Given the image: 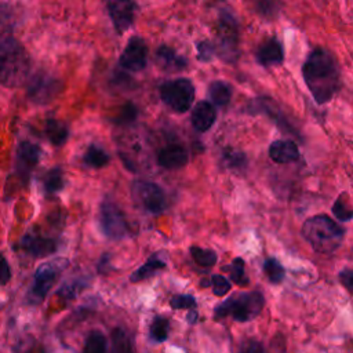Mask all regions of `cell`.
<instances>
[{
  "instance_id": "1",
  "label": "cell",
  "mask_w": 353,
  "mask_h": 353,
  "mask_svg": "<svg viewBox=\"0 0 353 353\" xmlns=\"http://www.w3.org/2000/svg\"><path fill=\"white\" fill-rule=\"evenodd\" d=\"M304 82L319 105L330 102L341 89V68L331 52L315 47L302 65Z\"/></svg>"
},
{
  "instance_id": "2",
  "label": "cell",
  "mask_w": 353,
  "mask_h": 353,
  "mask_svg": "<svg viewBox=\"0 0 353 353\" xmlns=\"http://www.w3.org/2000/svg\"><path fill=\"white\" fill-rule=\"evenodd\" d=\"M302 238L319 254H332L343 243L346 231L326 214L308 218L301 229Z\"/></svg>"
},
{
  "instance_id": "3",
  "label": "cell",
  "mask_w": 353,
  "mask_h": 353,
  "mask_svg": "<svg viewBox=\"0 0 353 353\" xmlns=\"http://www.w3.org/2000/svg\"><path fill=\"white\" fill-rule=\"evenodd\" d=\"M31 69V60L25 49L12 36L0 43V79L6 87H17L24 83Z\"/></svg>"
},
{
  "instance_id": "4",
  "label": "cell",
  "mask_w": 353,
  "mask_h": 353,
  "mask_svg": "<svg viewBox=\"0 0 353 353\" xmlns=\"http://www.w3.org/2000/svg\"><path fill=\"white\" fill-rule=\"evenodd\" d=\"M265 298L258 291L239 293L221 302L214 313L216 319H224L232 316L236 321H250L257 317L264 309Z\"/></svg>"
},
{
  "instance_id": "5",
  "label": "cell",
  "mask_w": 353,
  "mask_h": 353,
  "mask_svg": "<svg viewBox=\"0 0 353 353\" xmlns=\"http://www.w3.org/2000/svg\"><path fill=\"white\" fill-rule=\"evenodd\" d=\"M218 53L225 62L239 58V24L231 10L223 9L218 17Z\"/></svg>"
},
{
  "instance_id": "6",
  "label": "cell",
  "mask_w": 353,
  "mask_h": 353,
  "mask_svg": "<svg viewBox=\"0 0 353 353\" xmlns=\"http://www.w3.org/2000/svg\"><path fill=\"white\" fill-rule=\"evenodd\" d=\"M160 95L163 102L176 113H185L195 101V86L190 79H175L161 84Z\"/></svg>"
},
{
  "instance_id": "7",
  "label": "cell",
  "mask_w": 353,
  "mask_h": 353,
  "mask_svg": "<svg viewBox=\"0 0 353 353\" xmlns=\"http://www.w3.org/2000/svg\"><path fill=\"white\" fill-rule=\"evenodd\" d=\"M68 260L56 258L53 261L41 265L34 276V286L31 290V298L34 304H38L46 298L61 272L68 266Z\"/></svg>"
},
{
  "instance_id": "8",
  "label": "cell",
  "mask_w": 353,
  "mask_h": 353,
  "mask_svg": "<svg viewBox=\"0 0 353 353\" xmlns=\"http://www.w3.org/2000/svg\"><path fill=\"white\" fill-rule=\"evenodd\" d=\"M100 227L102 234L112 240H122L128 235L127 220L122 209L111 199H105L101 203Z\"/></svg>"
},
{
  "instance_id": "9",
  "label": "cell",
  "mask_w": 353,
  "mask_h": 353,
  "mask_svg": "<svg viewBox=\"0 0 353 353\" xmlns=\"http://www.w3.org/2000/svg\"><path fill=\"white\" fill-rule=\"evenodd\" d=\"M61 90L62 82L58 78L41 71L30 80L28 97L32 102L45 105L52 102L61 93Z\"/></svg>"
},
{
  "instance_id": "10",
  "label": "cell",
  "mask_w": 353,
  "mask_h": 353,
  "mask_svg": "<svg viewBox=\"0 0 353 353\" xmlns=\"http://www.w3.org/2000/svg\"><path fill=\"white\" fill-rule=\"evenodd\" d=\"M133 192L134 198L146 212L152 214H160L164 212L167 205L166 195L157 184L138 180L133 184Z\"/></svg>"
},
{
  "instance_id": "11",
  "label": "cell",
  "mask_w": 353,
  "mask_h": 353,
  "mask_svg": "<svg viewBox=\"0 0 353 353\" xmlns=\"http://www.w3.org/2000/svg\"><path fill=\"white\" fill-rule=\"evenodd\" d=\"M148 62V46L145 41L139 36L130 38L127 46L124 47L119 64L123 69L131 72H139L145 69Z\"/></svg>"
},
{
  "instance_id": "12",
  "label": "cell",
  "mask_w": 353,
  "mask_h": 353,
  "mask_svg": "<svg viewBox=\"0 0 353 353\" xmlns=\"http://www.w3.org/2000/svg\"><path fill=\"white\" fill-rule=\"evenodd\" d=\"M135 9L137 5L133 2H120V0H115V2L108 3V13L109 17L113 23L115 30L119 34L126 32L127 30L131 28L134 24V17H135Z\"/></svg>"
},
{
  "instance_id": "13",
  "label": "cell",
  "mask_w": 353,
  "mask_h": 353,
  "mask_svg": "<svg viewBox=\"0 0 353 353\" xmlns=\"http://www.w3.org/2000/svg\"><path fill=\"white\" fill-rule=\"evenodd\" d=\"M57 242L50 238H43L38 234H27L21 239V249L35 258L52 255L57 251Z\"/></svg>"
},
{
  "instance_id": "14",
  "label": "cell",
  "mask_w": 353,
  "mask_h": 353,
  "mask_svg": "<svg viewBox=\"0 0 353 353\" xmlns=\"http://www.w3.org/2000/svg\"><path fill=\"white\" fill-rule=\"evenodd\" d=\"M188 160H190V156L187 149L176 144L164 146L157 155L159 166L166 170L183 168L188 163Z\"/></svg>"
},
{
  "instance_id": "15",
  "label": "cell",
  "mask_w": 353,
  "mask_h": 353,
  "mask_svg": "<svg viewBox=\"0 0 353 353\" xmlns=\"http://www.w3.org/2000/svg\"><path fill=\"white\" fill-rule=\"evenodd\" d=\"M255 58L262 67L280 65L284 61V50L276 38L266 39L255 52Z\"/></svg>"
},
{
  "instance_id": "16",
  "label": "cell",
  "mask_w": 353,
  "mask_h": 353,
  "mask_svg": "<svg viewBox=\"0 0 353 353\" xmlns=\"http://www.w3.org/2000/svg\"><path fill=\"white\" fill-rule=\"evenodd\" d=\"M269 157L277 164H287L299 159L298 145L291 139H277L269 146Z\"/></svg>"
},
{
  "instance_id": "17",
  "label": "cell",
  "mask_w": 353,
  "mask_h": 353,
  "mask_svg": "<svg viewBox=\"0 0 353 353\" xmlns=\"http://www.w3.org/2000/svg\"><path fill=\"white\" fill-rule=\"evenodd\" d=\"M156 61L157 64L168 71V72H176V71H184L188 67V60L183 56L176 53L170 46H160L156 52Z\"/></svg>"
},
{
  "instance_id": "18",
  "label": "cell",
  "mask_w": 353,
  "mask_h": 353,
  "mask_svg": "<svg viewBox=\"0 0 353 353\" xmlns=\"http://www.w3.org/2000/svg\"><path fill=\"white\" fill-rule=\"evenodd\" d=\"M42 155H43V150L39 145L32 144L30 141L20 142L17 148L19 167L23 170V172H30L41 161Z\"/></svg>"
},
{
  "instance_id": "19",
  "label": "cell",
  "mask_w": 353,
  "mask_h": 353,
  "mask_svg": "<svg viewBox=\"0 0 353 353\" xmlns=\"http://www.w3.org/2000/svg\"><path fill=\"white\" fill-rule=\"evenodd\" d=\"M217 113L214 106L207 101H201L192 111V124L199 133L210 130L216 122Z\"/></svg>"
},
{
  "instance_id": "20",
  "label": "cell",
  "mask_w": 353,
  "mask_h": 353,
  "mask_svg": "<svg viewBox=\"0 0 353 353\" xmlns=\"http://www.w3.org/2000/svg\"><path fill=\"white\" fill-rule=\"evenodd\" d=\"M257 111L266 113L269 117H272L275 120V123H277V126L283 130H286L288 134H294V135H299L298 131L295 130V127L288 122V119L283 115V112L276 106V104L271 100V98H260L257 101Z\"/></svg>"
},
{
  "instance_id": "21",
  "label": "cell",
  "mask_w": 353,
  "mask_h": 353,
  "mask_svg": "<svg viewBox=\"0 0 353 353\" xmlns=\"http://www.w3.org/2000/svg\"><path fill=\"white\" fill-rule=\"evenodd\" d=\"M46 137L54 146H61L64 145L68 138H69V128L64 122L56 120V119H49L46 122Z\"/></svg>"
},
{
  "instance_id": "22",
  "label": "cell",
  "mask_w": 353,
  "mask_h": 353,
  "mask_svg": "<svg viewBox=\"0 0 353 353\" xmlns=\"http://www.w3.org/2000/svg\"><path fill=\"white\" fill-rule=\"evenodd\" d=\"M166 268V262L159 258L157 255H152L142 266H139L131 276H130V280L133 283H138V282H142V280H146L152 276H155L159 271L164 269Z\"/></svg>"
},
{
  "instance_id": "23",
  "label": "cell",
  "mask_w": 353,
  "mask_h": 353,
  "mask_svg": "<svg viewBox=\"0 0 353 353\" xmlns=\"http://www.w3.org/2000/svg\"><path fill=\"white\" fill-rule=\"evenodd\" d=\"M209 97L216 105H228L232 98V86L227 82L216 80L209 86Z\"/></svg>"
},
{
  "instance_id": "24",
  "label": "cell",
  "mask_w": 353,
  "mask_h": 353,
  "mask_svg": "<svg viewBox=\"0 0 353 353\" xmlns=\"http://www.w3.org/2000/svg\"><path fill=\"white\" fill-rule=\"evenodd\" d=\"M83 161L89 167L101 168V167H105L109 163V155L101 146L90 145L87 148L86 153L83 155Z\"/></svg>"
},
{
  "instance_id": "25",
  "label": "cell",
  "mask_w": 353,
  "mask_h": 353,
  "mask_svg": "<svg viewBox=\"0 0 353 353\" xmlns=\"http://www.w3.org/2000/svg\"><path fill=\"white\" fill-rule=\"evenodd\" d=\"M43 185H45V191L50 195H54L60 191L64 190L65 181H64V174L62 170L60 167L52 168L46 175L43 180Z\"/></svg>"
},
{
  "instance_id": "26",
  "label": "cell",
  "mask_w": 353,
  "mask_h": 353,
  "mask_svg": "<svg viewBox=\"0 0 353 353\" xmlns=\"http://www.w3.org/2000/svg\"><path fill=\"white\" fill-rule=\"evenodd\" d=\"M108 341L101 331H91L84 342L83 353H106Z\"/></svg>"
},
{
  "instance_id": "27",
  "label": "cell",
  "mask_w": 353,
  "mask_h": 353,
  "mask_svg": "<svg viewBox=\"0 0 353 353\" xmlns=\"http://www.w3.org/2000/svg\"><path fill=\"white\" fill-rule=\"evenodd\" d=\"M264 273L266 275L269 282L273 284L282 283L286 277V269L280 264V261L276 258H268L264 262Z\"/></svg>"
},
{
  "instance_id": "28",
  "label": "cell",
  "mask_w": 353,
  "mask_h": 353,
  "mask_svg": "<svg viewBox=\"0 0 353 353\" xmlns=\"http://www.w3.org/2000/svg\"><path fill=\"white\" fill-rule=\"evenodd\" d=\"M191 251V255L194 258V261L199 265V266H203V268H212L216 265L217 262V254L213 251V250H209V249H202V247H198V246H192L190 249Z\"/></svg>"
},
{
  "instance_id": "29",
  "label": "cell",
  "mask_w": 353,
  "mask_h": 353,
  "mask_svg": "<svg viewBox=\"0 0 353 353\" xmlns=\"http://www.w3.org/2000/svg\"><path fill=\"white\" fill-rule=\"evenodd\" d=\"M168 330H170L168 320L163 316H156L152 321L149 335L155 342L161 343L168 338Z\"/></svg>"
},
{
  "instance_id": "30",
  "label": "cell",
  "mask_w": 353,
  "mask_h": 353,
  "mask_svg": "<svg viewBox=\"0 0 353 353\" xmlns=\"http://www.w3.org/2000/svg\"><path fill=\"white\" fill-rule=\"evenodd\" d=\"M113 353H131V342L123 328H115L112 332Z\"/></svg>"
},
{
  "instance_id": "31",
  "label": "cell",
  "mask_w": 353,
  "mask_h": 353,
  "mask_svg": "<svg viewBox=\"0 0 353 353\" xmlns=\"http://www.w3.org/2000/svg\"><path fill=\"white\" fill-rule=\"evenodd\" d=\"M229 271L231 273V280L234 283H236L238 286H247L249 284V279L246 276V268H244V261L242 258H235L232 261V264L225 268Z\"/></svg>"
},
{
  "instance_id": "32",
  "label": "cell",
  "mask_w": 353,
  "mask_h": 353,
  "mask_svg": "<svg viewBox=\"0 0 353 353\" xmlns=\"http://www.w3.org/2000/svg\"><path fill=\"white\" fill-rule=\"evenodd\" d=\"M223 164L229 168H242L246 166V156L235 149H228L223 153Z\"/></svg>"
},
{
  "instance_id": "33",
  "label": "cell",
  "mask_w": 353,
  "mask_h": 353,
  "mask_svg": "<svg viewBox=\"0 0 353 353\" xmlns=\"http://www.w3.org/2000/svg\"><path fill=\"white\" fill-rule=\"evenodd\" d=\"M138 116V111H137V106L131 102H127L122 106L119 115L115 117V122L116 124H128V123H133Z\"/></svg>"
},
{
  "instance_id": "34",
  "label": "cell",
  "mask_w": 353,
  "mask_h": 353,
  "mask_svg": "<svg viewBox=\"0 0 353 353\" xmlns=\"http://www.w3.org/2000/svg\"><path fill=\"white\" fill-rule=\"evenodd\" d=\"M331 212H332L334 217H335L338 221H341V223H349V221L353 220V210L349 209V207L343 203V201H342L341 198H338V199L334 202V205H332V207H331Z\"/></svg>"
},
{
  "instance_id": "35",
  "label": "cell",
  "mask_w": 353,
  "mask_h": 353,
  "mask_svg": "<svg viewBox=\"0 0 353 353\" xmlns=\"http://www.w3.org/2000/svg\"><path fill=\"white\" fill-rule=\"evenodd\" d=\"M170 305L172 309H195L196 308V299L194 295L188 294H180L174 295L170 301Z\"/></svg>"
},
{
  "instance_id": "36",
  "label": "cell",
  "mask_w": 353,
  "mask_h": 353,
  "mask_svg": "<svg viewBox=\"0 0 353 353\" xmlns=\"http://www.w3.org/2000/svg\"><path fill=\"white\" fill-rule=\"evenodd\" d=\"M210 284L213 287V293L217 295V297H224L227 295L229 291H231V282L221 276V275H213L212 279H210Z\"/></svg>"
},
{
  "instance_id": "37",
  "label": "cell",
  "mask_w": 353,
  "mask_h": 353,
  "mask_svg": "<svg viewBox=\"0 0 353 353\" xmlns=\"http://www.w3.org/2000/svg\"><path fill=\"white\" fill-rule=\"evenodd\" d=\"M216 53H217V47L212 42L203 41V42L198 43V60L201 62L213 61Z\"/></svg>"
},
{
  "instance_id": "38",
  "label": "cell",
  "mask_w": 353,
  "mask_h": 353,
  "mask_svg": "<svg viewBox=\"0 0 353 353\" xmlns=\"http://www.w3.org/2000/svg\"><path fill=\"white\" fill-rule=\"evenodd\" d=\"M279 3L275 2H261L258 3V12L262 14L265 19H275L276 14L279 13Z\"/></svg>"
},
{
  "instance_id": "39",
  "label": "cell",
  "mask_w": 353,
  "mask_h": 353,
  "mask_svg": "<svg viewBox=\"0 0 353 353\" xmlns=\"http://www.w3.org/2000/svg\"><path fill=\"white\" fill-rule=\"evenodd\" d=\"M341 284L353 295V269H342L338 275Z\"/></svg>"
},
{
  "instance_id": "40",
  "label": "cell",
  "mask_w": 353,
  "mask_h": 353,
  "mask_svg": "<svg viewBox=\"0 0 353 353\" xmlns=\"http://www.w3.org/2000/svg\"><path fill=\"white\" fill-rule=\"evenodd\" d=\"M239 353H265V350H264V346L258 341L250 339L242 345Z\"/></svg>"
},
{
  "instance_id": "41",
  "label": "cell",
  "mask_w": 353,
  "mask_h": 353,
  "mask_svg": "<svg viewBox=\"0 0 353 353\" xmlns=\"http://www.w3.org/2000/svg\"><path fill=\"white\" fill-rule=\"evenodd\" d=\"M0 276H2V286H6L9 283V280L12 279V271H10L9 262L5 257L2 258V273H0Z\"/></svg>"
},
{
  "instance_id": "42",
  "label": "cell",
  "mask_w": 353,
  "mask_h": 353,
  "mask_svg": "<svg viewBox=\"0 0 353 353\" xmlns=\"http://www.w3.org/2000/svg\"><path fill=\"white\" fill-rule=\"evenodd\" d=\"M198 317H199V315H198V312L194 309V310H191L190 315H188V321H190L191 324H195V323L198 321Z\"/></svg>"
}]
</instances>
